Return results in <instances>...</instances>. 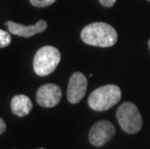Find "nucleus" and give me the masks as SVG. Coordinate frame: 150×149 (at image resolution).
<instances>
[{"instance_id":"nucleus-1","label":"nucleus","mask_w":150,"mask_h":149,"mask_svg":"<svg viewBox=\"0 0 150 149\" xmlns=\"http://www.w3.org/2000/svg\"><path fill=\"white\" fill-rule=\"evenodd\" d=\"M81 38L89 46L108 47L116 43L117 32L106 23H93L82 29Z\"/></svg>"},{"instance_id":"nucleus-2","label":"nucleus","mask_w":150,"mask_h":149,"mask_svg":"<svg viewBox=\"0 0 150 149\" xmlns=\"http://www.w3.org/2000/svg\"><path fill=\"white\" fill-rule=\"evenodd\" d=\"M121 90L114 84L104 85L95 89L88 98V105L96 112H105L119 102Z\"/></svg>"},{"instance_id":"nucleus-3","label":"nucleus","mask_w":150,"mask_h":149,"mask_svg":"<svg viewBox=\"0 0 150 149\" xmlns=\"http://www.w3.org/2000/svg\"><path fill=\"white\" fill-rule=\"evenodd\" d=\"M60 59L61 54L56 47L52 46L41 47L34 56V72L40 77L49 76L57 68Z\"/></svg>"},{"instance_id":"nucleus-4","label":"nucleus","mask_w":150,"mask_h":149,"mask_svg":"<svg viewBox=\"0 0 150 149\" xmlns=\"http://www.w3.org/2000/svg\"><path fill=\"white\" fill-rule=\"evenodd\" d=\"M117 121L121 129L128 134H136L142 127V117L135 104L125 102L116 112Z\"/></svg>"},{"instance_id":"nucleus-5","label":"nucleus","mask_w":150,"mask_h":149,"mask_svg":"<svg viewBox=\"0 0 150 149\" xmlns=\"http://www.w3.org/2000/svg\"><path fill=\"white\" fill-rule=\"evenodd\" d=\"M115 128L110 122L101 120L92 126L89 132V141L94 146H102L106 144L114 136Z\"/></svg>"},{"instance_id":"nucleus-6","label":"nucleus","mask_w":150,"mask_h":149,"mask_svg":"<svg viewBox=\"0 0 150 149\" xmlns=\"http://www.w3.org/2000/svg\"><path fill=\"white\" fill-rule=\"evenodd\" d=\"M87 89V78L82 73L76 72L70 78L67 98L71 104H78L84 97Z\"/></svg>"},{"instance_id":"nucleus-7","label":"nucleus","mask_w":150,"mask_h":149,"mask_svg":"<svg viewBox=\"0 0 150 149\" xmlns=\"http://www.w3.org/2000/svg\"><path fill=\"white\" fill-rule=\"evenodd\" d=\"M62 97V91L58 85L49 83L42 85L37 91V103L43 107H53L58 105Z\"/></svg>"},{"instance_id":"nucleus-8","label":"nucleus","mask_w":150,"mask_h":149,"mask_svg":"<svg viewBox=\"0 0 150 149\" xmlns=\"http://www.w3.org/2000/svg\"><path fill=\"white\" fill-rule=\"evenodd\" d=\"M5 24L7 25L8 30L10 31L12 34L18 35V36L24 37V38H29L35 34L42 33L47 27V24L45 20H39L34 25H28V26L14 23V21H11V20L7 21Z\"/></svg>"},{"instance_id":"nucleus-9","label":"nucleus","mask_w":150,"mask_h":149,"mask_svg":"<svg viewBox=\"0 0 150 149\" xmlns=\"http://www.w3.org/2000/svg\"><path fill=\"white\" fill-rule=\"evenodd\" d=\"M33 107L31 100L25 95H17L11 101V109L15 115L23 117L29 114Z\"/></svg>"},{"instance_id":"nucleus-10","label":"nucleus","mask_w":150,"mask_h":149,"mask_svg":"<svg viewBox=\"0 0 150 149\" xmlns=\"http://www.w3.org/2000/svg\"><path fill=\"white\" fill-rule=\"evenodd\" d=\"M12 38L10 33L0 29V47H6L11 44Z\"/></svg>"},{"instance_id":"nucleus-11","label":"nucleus","mask_w":150,"mask_h":149,"mask_svg":"<svg viewBox=\"0 0 150 149\" xmlns=\"http://www.w3.org/2000/svg\"><path fill=\"white\" fill-rule=\"evenodd\" d=\"M56 0H30V3L34 7L38 8H43V7H47V6L53 4Z\"/></svg>"},{"instance_id":"nucleus-12","label":"nucleus","mask_w":150,"mask_h":149,"mask_svg":"<svg viewBox=\"0 0 150 149\" xmlns=\"http://www.w3.org/2000/svg\"><path fill=\"white\" fill-rule=\"evenodd\" d=\"M100 3L104 7H112V6L115 4L116 0H99Z\"/></svg>"},{"instance_id":"nucleus-13","label":"nucleus","mask_w":150,"mask_h":149,"mask_svg":"<svg viewBox=\"0 0 150 149\" xmlns=\"http://www.w3.org/2000/svg\"><path fill=\"white\" fill-rule=\"evenodd\" d=\"M5 131H6V123L4 120L0 117V135H2Z\"/></svg>"},{"instance_id":"nucleus-14","label":"nucleus","mask_w":150,"mask_h":149,"mask_svg":"<svg viewBox=\"0 0 150 149\" xmlns=\"http://www.w3.org/2000/svg\"><path fill=\"white\" fill-rule=\"evenodd\" d=\"M148 47H149V49H150V39H149V41H148Z\"/></svg>"},{"instance_id":"nucleus-15","label":"nucleus","mask_w":150,"mask_h":149,"mask_svg":"<svg viewBox=\"0 0 150 149\" xmlns=\"http://www.w3.org/2000/svg\"><path fill=\"white\" fill-rule=\"evenodd\" d=\"M39 149H44V148H39Z\"/></svg>"},{"instance_id":"nucleus-16","label":"nucleus","mask_w":150,"mask_h":149,"mask_svg":"<svg viewBox=\"0 0 150 149\" xmlns=\"http://www.w3.org/2000/svg\"><path fill=\"white\" fill-rule=\"evenodd\" d=\"M148 1H150V0H148Z\"/></svg>"}]
</instances>
